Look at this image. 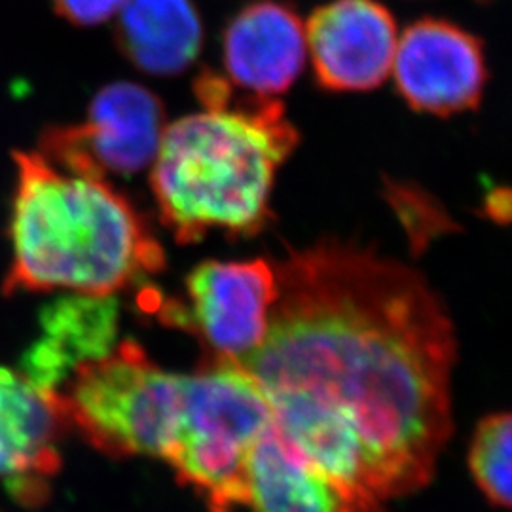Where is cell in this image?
Returning a JSON list of instances; mask_svg holds the SVG:
<instances>
[{
    "instance_id": "1",
    "label": "cell",
    "mask_w": 512,
    "mask_h": 512,
    "mask_svg": "<svg viewBox=\"0 0 512 512\" xmlns=\"http://www.w3.org/2000/svg\"><path fill=\"white\" fill-rule=\"evenodd\" d=\"M274 268L270 327L239 365L275 429L380 501L423 488L452 435L458 348L439 294L418 270L338 239Z\"/></svg>"
},
{
    "instance_id": "2",
    "label": "cell",
    "mask_w": 512,
    "mask_h": 512,
    "mask_svg": "<svg viewBox=\"0 0 512 512\" xmlns=\"http://www.w3.org/2000/svg\"><path fill=\"white\" fill-rule=\"evenodd\" d=\"M203 110L165 126L150 184L160 217L181 245L211 232L255 236L272 217L277 169L298 131L275 97H238L228 78L205 71L194 84Z\"/></svg>"
},
{
    "instance_id": "3",
    "label": "cell",
    "mask_w": 512,
    "mask_h": 512,
    "mask_svg": "<svg viewBox=\"0 0 512 512\" xmlns=\"http://www.w3.org/2000/svg\"><path fill=\"white\" fill-rule=\"evenodd\" d=\"M14 164L4 296H114L164 270L162 245L107 179L61 169L38 150H16Z\"/></svg>"
},
{
    "instance_id": "4",
    "label": "cell",
    "mask_w": 512,
    "mask_h": 512,
    "mask_svg": "<svg viewBox=\"0 0 512 512\" xmlns=\"http://www.w3.org/2000/svg\"><path fill=\"white\" fill-rule=\"evenodd\" d=\"M272 423V406L253 374L238 361L207 357L184 376L181 423L164 459L209 512H234L249 501V454Z\"/></svg>"
},
{
    "instance_id": "5",
    "label": "cell",
    "mask_w": 512,
    "mask_h": 512,
    "mask_svg": "<svg viewBox=\"0 0 512 512\" xmlns=\"http://www.w3.org/2000/svg\"><path fill=\"white\" fill-rule=\"evenodd\" d=\"M183 374L165 372L133 340L78 366L54 395L63 420L112 459H164L183 414Z\"/></svg>"
},
{
    "instance_id": "6",
    "label": "cell",
    "mask_w": 512,
    "mask_h": 512,
    "mask_svg": "<svg viewBox=\"0 0 512 512\" xmlns=\"http://www.w3.org/2000/svg\"><path fill=\"white\" fill-rule=\"evenodd\" d=\"M277 298L274 262L207 260L186 279V302L158 300L165 325L200 338L207 357L241 361L266 338Z\"/></svg>"
},
{
    "instance_id": "7",
    "label": "cell",
    "mask_w": 512,
    "mask_h": 512,
    "mask_svg": "<svg viewBox=\"0 0 512 512\" xmlns=\"http://www.w3.org/2000/svg\"><path fill=\"white\" fill-rule=\"evenodd\" d=\"M164 129V103L156 93L114 82L97 92L82 122L44 129L38 152L80 175L131 177L152 165Z\"/></svg>"
},
{
    "instance_id": "8",
    "label": "cell",
    "mask_w": 512,
    "mask_h": 512,
    "mask_svg": "<svg viewBox=\"0 0 512 512\" xmlns=\"http://www.w3.org/2000/svg\"><path fill=\"white\" fill-rule=\"evenodd\" d=\"M391 73L410 109L435 116L475 110L488 82L482 42L444 19H420L404 31Z\"/></svg>"
},
{
    "instance_id": "9",
    "label": "cell",
    "mask_w": 512,
    "mask_h": 512,
    "mask_svg": "<svg viewBox=\"0 0 512 512\" xmlns=\"http://www.w3.org/2000/svg\"><path fill=\"white\" fill-rule=\"evenodd\" d=\"M306 27L317 82L329 92H370L393 69L399 29L378 0H330Z\"/></svg>"
},
{
    "instance_id": "10",
    "label": "cell",
    "mask_w": 512,
    "mask_h": 512,
    "mask_svg": "<svg viewBox=\"0 0 512 512\" xmlns=\"http://www.w3.org/2000/svg\"><path fill=\"white\" fill-rule=\"evenodd\" d=\"M65 429L54 395L0 365V482L19 505L38 507L50 497Z\"/></svg>"
},
{
    "instance_id": "11",
    "label": "cell",
    "mask_w": 512,
    "mask_h": 512,
    "mask_svg": "<svg viewBox=\"0 0 512 512\" xmlns=\"http://www.w3.org/2000/svg\"><path fill=\"white\" fill-rule=\"evenodd\" d=\"M247 494L253 512H384L378 497L306 458L274 423L249 454Z\"/></svg>"
},
{
    "instance_id": "12",
    "label": "cell",
    "mask_w": 512,
    "mask_h": 512,
    "mask_svg": "<svg viewBox=\"0 0 512 512\" xmlns=\"http://www.w3.org/2000/svg\"><path fill=\"white\" fill-rule=\"evenodd\" d=\"M222 57L230 84L260 97L281 95L308 59L304 21L275 0L249 4L228 23Z\"/></svg>"
},
{
    "instance_id": "13",
    "label": "cell",
    "mask_w": 512,
    "mask_h": 512,
    "mask_svg": "<svg viewBox=\"0 0 512 512\" xmlns=\"http://www.w3.org/2000/svg\"><path fill=\"white\" fill-rule=\"evenodd\" d=\"M120 306L114 296L69 294L38 313L37 340L21 357V372L42 393L55 395L74 370L118 344Z\"/></svg>"
},
{
    "instance_id": "14",
    "label": "cell",
    "mask_w": 512,
    "mask_h": 512,
    "mask_svg": "<svg viewBox=\"0 0 512 512\" xmlns=\"http://www.w3.org/2000/svg\"><path fill=\"white\" fill-rule=\"evenodd\" d=\"M116 44L139 71L177 76L202 52V18L192 0H128L118 12Z\"/></svg>"
},
{
    "instance_id": "15",
    "label": "cell",
    "mask_w": 512,
    "mask_h": 512,
    "mask_svg": "<svg viewBox=\"0 0 512 512\" xmlns=\"http://www.w3.org/2000/svg\"><path fill=\"white\" fill-rule=\"evenodd\" d=\"M511 414L486 416L478 423L469 450V467L478 488L495 507L511 505Z\"/></svg>"
},
{
    "instance_id": "16",
    "label": "cell",
    "mask_w": 512,
    "mask_h": 512,
    "mask_svg": "<svg viewBox=\"0 0 512 512\" xmlns=\"http://www.w3.org/2000/svg\"><path fill=\"white\" fill-rule=\"evenodd\" d=\"M128 0H52L55 14L78 27H92L118 16Z\"/></svg>"
}]
</instances>
